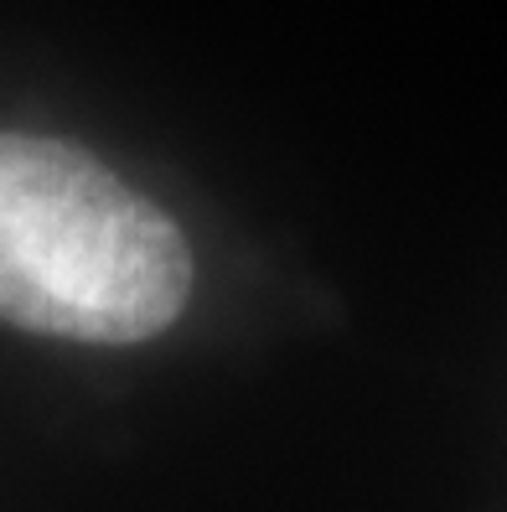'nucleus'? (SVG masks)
I'll return each mask as SVG.
<instances>
[{"instance_id":"nucleus-1","label":"nucleus","mask_w":507,"mask_h":512,"mask_svg":"<svg viewBox=\"0 0 507 512\" xmlns=\"http://www.w3.org/2000/svg\"><path fill=\"white\" fill-rule=\"evenodd\" d=\"M192 249L156 202L47 135L0 130V321L32 337L130 347L192 300Z\"/></svg>"}]
</instances>
